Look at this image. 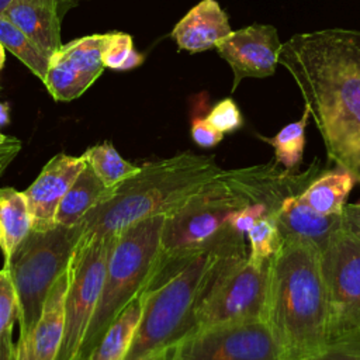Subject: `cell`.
<instances>
[{
  "mask_svg": "<svg viewBox=\"0 0 360 360\" xmlns=\"http://www.w3.org/2000/svg\"><path fill=\"white\" fill-rule=\"evenodd\" d=\"M248 257L256 264H266L277 253L281 245V236L271 214L262 217L249 231Z\"/></svg>",
  "mask_w": 360,
  "mask_h": 360,
  "instance_id": "27",
  "label": "cell"
},
{
  "mask_svg": "<svg viewBox=\"0 0 360 360\" xmlns=\"http://www.w3.org/2000/svg\"><path fill=\"white\" fill-rule=\"evenodd\" d=\"M278 65L298 86L329 160L360 183V31L297 34L283 44Z\"/></svg>",
  "mask_w": 360,
  "mask_h": 360,
  "instance_id": "1",
  "label": "cell"
},
{
  "mask_svg": "<svg viewBox=\"0 0 360 360\" xmlns=\"http://www.w3.org/2000/svg\"><path fill=\"white\" fill-rule=\"evenodd\" d=\"M191 138L201 148H212V146L218 145L222 141L224 134L219 132L218 129H215L207 121V118L197 117V118L193 120Z\"/></svg>",
  "mask_w": 360,
  "mask_h": 360,
  "instance_id": "31",
  "label": "cell"
},
{
  "mask_svg": "<svg viewBox=\"0 0 360 360\" xmlns=\"http://www.w3.org/2000/svg\"><path fill=\"white\" fill-rule=\"evenodd\" d=\"M328 347L360 345V238L345 225L321 252Z\"/></svg>",
  "mask_w": 360,
  "mask_h": 360,
  "instance_id": "7",
  "label": "cell"
},
{
  "mask_svg": "<svg viewBox=\"0 0 360 360\" xmlns=\"http://www.w3.org/2000/svg\"><path fill=\"white\" fill-rule=\"evenodd\" d=\"M7 139H8V136H6V135H3V134L0 132V143L4 142V141H7Z\"/></svg>",
  "mask_w": 360,
  "mask_h": 360,
  "instance_id": "40",
  "label": "cell"
},
{
  "mask_svg": "<svg viewBox=\"0 0 360 360\" xmlns=\"http://www.w3.org/2000/svg\"><path fill=\"white\" fill-rule=\"evenodd\" d=\"M309 117V108L304 107L302 117L298 121L283 127L274 136L266 138L259 135L260 139L274 148V162L283 166L285 170H295L302 162L305 149V128Z\"/></svg>",
  "mask_w": 360,
  "mask_h": 360,
  "instance_id": "23",
  "label": "cell"
},
{
  "mask_svg": "<svg viewBox=\"0 0 360 360\" xmlns=\"http://www.w3.org/2000/svg\"><path fill=\"white\" fill-rule=\"evenodd\" d=\"M72 262V260H70ZM70 263L46 295L31 333L15 345L17 360H56L65 332V302L70 283Z\"/></svg>",
  "mask_w": 360,
  "mask_h": 360,
  "instance_id": "13",
  "label": "cell"
},
{
  "mask_svg": "<svg viewBox=\"0 0 360 360\" xmlns=\"http://www.w3.org/2000/svg\"><path fill=\"white\" fill-rule=\"evenodd\" d=\"M281 46L277 30L269 24H252L225 37L215 49L232 68V91L242 79L274 75Z\"/></svg>",
  "mask_w": 360,
  "mask_h": 360,
  "instance_id": "11",
  "label": "cell"
},
{
  "mask_svg": "<svg viewBox=\"0 0 360 360\" xmlns=\"http://www.w3.org/2000/svg\"><path fill=\"white\" fill-rule=\"evenodd\" d=\"M163 222L165 217H153L117 233L103 291L77 360H86L112 321L145 288L160 252Z\"/></svg>",
  "mask_w": 360,
  "mask_h": 360,
  "instance_id": "5",
  "label": "cell"
},
{
  "mask_svg": "<svg viewBox=\"0 0 360 360\" xmlns=\"http://www.w3.org/2000/svg\"><path fill=\"white\" fill-rule=\"evenodd\" d=\"M342 217L345 228L360 238V204H345Z\"/></svg>",
  "mask_w": 360,
  "mask_h": 360,
  "instance_id": "33",
  "label": "cell"
},
{
  "mask_svg": "<svg viewBox=\"0 0 360 360\" xmlns=\"http://www.w3.org/2000/svg\"><path fill=\"white\" fill-rule=\"evenodd\" d=\"M0 42L4 49L17 56L38 79L45 80L49 56L4 14L0 15Z\"/></svg>",
  "mask_w": 360,
  "mask_h": 360,
  "instance_id": "22",
  "label": "cell"
},
{
  "mask_svg": "<svg viewBox=\"0 0 360 360\" xmlns=\"http://www.w3.org/2000/svg\"><path fill=\"white\" fill-rule=\"evenodd\" d=\"M214 156L183 152L149 162L114 187L83 219V235L107 236L153 217H167L221 174Z\"/></svg>",
  "mask_w": 360,
  "mask_h": 360,
  "instance_id": "4",
  "label": "cell"
},
{
  "mask_svg": "<svg viewBox=\"0 0 360 360\" xmlns=\"http://www.w3.org/2000/svg\"><path fill=\"white\" fill-rule=\"evenodd\" d=\"M4 60H6V53H4V46L1 45V42H0V69L3 68V65H4Z\"/></svg>",
  "mask_w": 360,
  "mask_h": 360,
  "instance_id": "38",
  "label": "cell"
},
{
  "mask_svg": "<svg viewBox=\"0 0 360 360\" xmlns=\"http://www.w3.org/2000/svg\"><path fill=\"white\" fill-rule=\"evenodd\" d=\"M107 191L108 187L104 186L94 170L86 163L84 169L62 198L56 211L55 224L63 226L82 224L84 217L104 200Z\"/></svg>",
  "mask_w": 360,
  "mask_h": 360,
  "instance_id": "17",
  "label": "cell"
},
{
  "mask_svg": "<svg viewBox=\"0 0 360 360\" xmlns=\"http://www.w3.org/2000/svg\"><path fill=\"white\" fill-rule=\"evenodd\" d=\"M8 121H10L8 120V107H7V104L0 103V127L8 124Z\"/></svg>",
  "mask_w": 360,
  "mask_h": 360,
  "instance_id": "36",
  "label": "cell"
},
{
  "mask_svg": "<svg viewBox=\"0 0 360 360\" xmlns=\"http://www.w3.org/2000/svg\"><path fill=\"white\" fill-rule=\"evenodd\" d=\"M248 256L243 235L228 228L210 245L156 259L143 288L145 304L124 360L165 353L194 333L197 316L224 273Z\"/></svg>",
  "mask_w": 360,
  "mask_h": 360,
  "instance_id": "2",
  "label": "cell"
},
{
  "mask_svg": "<svg viewBox=\"0 0 360 360\" xmlns=\"http://www.w3.org/2000/svg\"><path fill=\"white\" fill-rule=\"evenodd\" d=\"M83 231L84 222L55 225L46 231L31 229L8 263L3 264L10 273L18 301V340L25 339L35 326L46 295L68 269Z\"/></svg>",
  "mask_w": 360,
  "mask_h": 360,
  "instance_id": "6",
  "label": "cell"
},
{
  "mask_svg": "<svg viewBox=\"0 0 360 360\" xmlns=\"http://www.w3.org/2000/svg\"><path fill=\"white\" fill-rule=\"evenodd\" d=\"M305 360H315V359H305Z\"/></svg>",
  "mask_w": 360,
  "mask_h": 360,
  "instance_id": "42",
  "label": "cell"
},
{
  "mask_svg": "<svg viewBox=\"0 0 360 360\" xmlns=\"http://www.w3.org/2000/svg\"><path fill=\"white\" fill-rule=\"evenodd\" d=\"M80 0H13L4 15L24 31L48 56L60 46L62 20Z\"/></svg>",
  "mask_w": 360,
  "mask_h": 360,
  "instance_id": "14",
  "label": "cell"
},
{
  "mask_svg": "<svg viewBox=\"0 0 360 360\" xmlns=\"http://www.w3.org/2000/svg\"><path fill=\"white\" fill-rule=\"evenodd\" d=\"M115 235H82L70 262L65 302V332L56 360H77L87 328L98 304Z\"/></svg>",
  "mask_w": 360,
  "mask_h": 360,
  "instance_id": "8",
  "label": "cell"
},
{
  "mask_svg": "<svg viewBox=\"0 0 360 360\" xmlns=\"http://www.w3.org/2000/svg\"><path fill=\"white\" fill-rule=\"evenodd\" d=\"M269 263L256 264L248 256L233 263L201 308L194 333L225 323L264 321Z\"/></svg>",
  "mask_w": 360,
  "mask_h": 360,
  "instance_id": "10",
  "label": "cell"
},
{
  "mask_svg": "<svg viewBox=\"0 0 360 360\" xmlns=\"http://www.w3.org/2000/svg\"><path fill=\"white\" fill-rule=\"evenodd\" d=\"M142 60H143V56L141 55V53H138L135 49L129 53V56L127 58V60L124 62V65H122V68H121V70H129V69H134V68H136L138 65H141L142 63Z\"/></svg>",
  "mask_w": 360,
  "mask_h": 360,
  "instance_id": "35",
  "label": "cell"
},
{
  "mask_svg": "<svg viewBox=\"0 0 360 360\" xmlns=\"http://www.w3.org/2000/svg\"><path fill=\"white\" fill-rule=\"evenodd\" d=\"M134 51L132 38L124 32L107 34L103 48V65L112 70H121L124 62Z\"/></svg>",
  "mask_w": 360,
  "mask_h": 360,
  "instance_id": "29",
  "label": "cell"
},
{
  "mask_svg": "<svg viewBox=\"0 0 360 360\" xmlns=\"http://www.w3.org/2000/svg\"><path fill=\"white\" fill-rule=\"evenodd\" d=\"M84 166L83 155L58 153L44 166L34 183L24 190L32 218V229L46 231L56 225L58 207Z\"/></svg>",
  "mask_w": 360,
  "mask_h": 360,
  "instance_id": "12",
  "label": "cell"
},
{
  "mask_svg": "<svg viewBox=\"0 0 360 360\" xmlns=\"http://www.w3.org/2000/svg\"><path fill=\"white\" fill-rule=\"evenodd\" d=\"M354 184L353 176L338 167L312 179L300 197L309 208L322 215H339Z\"/></svg>",
  "mask_w": 360,
  "mask_h": 360,
  "instance_id": "20",
  "label": "cell"
},
{
  "mask_svg": "<svg viewBox=\"0 0 360 360\" xmlns=\"http://www.w3.org/2000/svg\"><path fill=\"white\" fill-rule=\"evenodd\" d=\"M21 142L17 138H10L0 143V167H6L20 152Z\"/></svg>",
  "mask_w": 360,
  "mask_h": 360,
  "instance_id": "34",
  "label": "cell"
},
{
  "mask_svg": "<svg viewBox=\"0 0 360 360\" xmlns=\"http://www.w3.org/2000/svg\"><path fill=\"white\" fill-rule=\"evenodd\" d=\"M166 360H283L266 321H246L205 328L165 352Z\"/></svg>",
  "mask_w": 360,
  "mask_h": 360,
  "instance_id": "9",
  "label": "cell"
},
{
  "mask_svg": "<svg viewBox=\"0 0 360 360\" xmlns=\"http://www.w3.org/2000/svg\"><path fill=\"white\" fill-rule=\"evenodd\" d=\"M107 34H93L79 39H75L60 46V51L83 75L96 82L101 72L103 65V48Z\"/></svg>",
  "mask_w": 360,
  "mask_h": 360,
  "instance_id": "25",
  "label": "cell"
},
{
  "mask_svg": "<svg viewBox=\"0 0 360 360\" xmlns=\"http://www.w3.org/2000/svg\"><path fill=\"white\" fill-rule=\"evenodd\" d=\"M205 118L215 129L222 134L233 132L243 125L240 110L232 98H224L217 103Z\"/></svg>",
  "mask_w": 360,
  "mask_h": 360,
  "instance_id": "28",
  "label": "cell"
},
{
  "mask_svg": "<svg viewBox=\"0 0 360 360\" xmlns=\"http://www.w3.org/2000/svg\"><path fill=\"white\" fill-rule=\"evenodd\" d=\"M271 214V207L266 201H255L245 208L236 211L231 219L229 226L239 232V233H248V231L264 215Z\"/></svg>",
  "mask_w": 360,
  "mask_h": 360,
  "instance_id": "30",
  "label": "cell"
},
{
  "mask_svg": "<svg viewBox=\"0 0 360 360\" xmlns=\"http://www.w3.org/2000/svg\"><path fill=\"white\" fill-rule=\"evenodd\" d=\"M264 321L283 360L316 359L328 349L326 290L315 245L281 239L269 263Z\"/></svg>",
  "mask_w": 360,
  "mask_h": 360,
  "instance_id": "3",
  "label": "cell"
},
{
  "mask_svg": "<svg viewBox=\"0 0 360 360\" xmlns=\"http://www.w3.org/2000/svg\"><path fill=\"white\" fill-rule=\"evenodd\" d=\"M44 83L56 101H70L82 96L94 82L75 68L59 48L49 56V66Z\"/></svg>",
  "mask_w": 360,
  "mask_h": 360,
  "instance_id": "21",
  "label": "cell"
},
{
  "mask_svg": "<svg viewBox=\"0 0 360 360\" xmlns=\"http://www.w3.org/2000/svg\"><path fill=\"white\" fill-rule=\"evenodd\" d=\"M83 158L107 187L117 186L139 170V166L125 160L110 142L89 148Z\"/></svg>",
  "mask_w": 360,
  "mask_h": 360,
  "instance_id": "24",
  "label": "cell"
},
{
  "mask_svg": "<svg viewBox=\"0 0 360 360\" xmlns=\"http://www.w3.org/2000/svg\"><path fill=\"white\" fill-rule=\"evenodd\" d=\"M145 304L143 290L112 321L86 360H124L136 333Z\"/></svg>",
  "mask_w": 360,
  "mask_h": 360,
  "instance_id": "18",
  "label": "cell"
},
{
  "mask_svg": "<svg viewBox=\"0 0 360 360\" xmlns=\"http://www.w3.org/2000/svg\"><path fill=\"white\" fill-rule=\"evenodd\" d=\"M301 193L292 191L285 195L271 215L281 239L297 238L315 245L322 252L330 236L343 226V217L314 211L301 200Z\"/></svg>",
  "mask_w": 360,
  "mask_h": 360,
  "instance_id": "15",
  "label": "cell"
},
{
  "mask_svg": "<svg viewBox=\"0 0 360 360\" xmlns=\"http://www.w3.org/2000/svg\"><path fill=\"white\" fill-rule=\"evenodd\" d=\"M315 360H360V345L329 346Z\"/></svg>",
  "mask_w": 360,
  "mask_h": 360,
  "instance_id": "32",
  "label": "cell"
},
{
  "mask_svg": "<svg viewBox=\"0 0 360 360\" xmlns=\"http://www.w3.org/2000/svg\"><path fill=\"white\" fill-rule=\"evenodd\" d=\"M3 169H4V167H0V173H1V170H3Z\"/></svg>",
  "mask_w": 360,
  "mask_h": 360,
  "instance_id": "41",
  "label": "cell"
},
{
  "mask_svg": "<svg viewBox=\"0 0 360 360\" xmlns=\"http://www.w3.org/2000/svg\"><path fill=\"white\" fill-rule=\"evenodd\" d=\"M32 229V218L24 191L0 188V249L4 264Z\"/></svg>",
  "mask_w": 360,
  "mask_h": 360,
  "instance_id": "19",
  "label": "cell"
},
{
  "mask_svg": "<svg viewBox=\"0 0 360 360\" xmlns=\"http://www.w3.org/2000/svg\"><path fill=\"white\" fill-rule=\"evenodd\" d=\"M18 321V301L7 269H0V360H17L11 340L13 326Z\"/></svg>",
  "mask_w": 360,
  "mask_h": 360,
  "instance_id": "26",
  "label": "cell"
},
{
  "mask_svg": "<svg viewBox=\"0 0 360 360\" xmlns=\"http://www.w3.org/2000/svg\"><path fill=\"white\" fill-rule=\"evenodd\" d=\"M138 360H166L165 357V353H155V354H148V356H143Z\"/></svg>",
  "mask_w": 360,
  "mask_h": 360,
  "instance_id": "37",
  "label": "cell"
},
{
  "mask_svg": "<svg viewBox=\"0 0 360 360\" xmlns=\"http://www.w3.org/2000/svg\"><path fill=\"white\" fill-rule=\"evenodd\" d=\"M232 32L228 15L215 0H201L173 28L172 37L180 49L201 52L217 45Z\"/></svg>",
  "mask_w": 360,
  "mask_h": 360,
  "instance_id": "16",
  "label": "cell"
},
{
  "mask_svg": "<svg viewBox=\"0 0 360 360\" xmlns=\"http://www.w3.org/2000/svg\"><path fill=\"white\" fill-rule=\"evenodd\" d=\"M13 0H0V15L4 13V10L7 8V6L11 3Z\"/></svg>",
  "mask_w": 360,
  "mask_h": 360,
  "instance_id": "39",
  "label": "cell"
}]
</instances>
